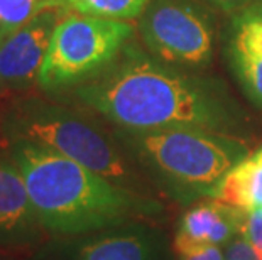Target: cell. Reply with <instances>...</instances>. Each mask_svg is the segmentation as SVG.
<instances>
[{
	"label": "cell",
	"mask_w": 262,
	"mask_h": 260,
	"mask_svg": "<svg viewBox=\"0 0 262 260\" xmlns=\"http://www.w3.org/2000/svg\"><path fill=\"white\" fill-rule=\"evenodd\" d=\"M120 146L171 198L191 203L210 198L220 181L249 154L233 134L198 127L129 132L119 130Z\"/></svg>",
	"instance_id": "obj_3"
},
{
	"label": "cell",
	"mask_w": 262,
	"mask_h": 260,
	"mask_svg": "<svg viewBox=\"0 0 262 260\" xmlns=\"http://www.w3.org/2000/svg\"><path fill=\"white\" fill-rule=\"evenodd\" d=\"M150 0H53L54 7L92 17L134 20L139 19Z\"/></svg>",
	"instance_id": "obj_13"
},
{
	"label": "cell",
	"mask_w": 262,
	"mask_h": 260,
	"mask_svg": "<svg viewBox=\"0 0 262 260\" xmlns=\"http://www.w3.org/2000/svg\"><path fill=\"white\" fill-rule=\"evenodd\" d=\"M59 7H48L0 42V88L12 91L37 85L53 32L61 20Z\"/></svg>",
	"instance_id": "obj_9"
},
{
	"label": "cell",
	"mask_w": 262,
	"mask_h": 260,
	"mask_svg": "<svg viewBox=\"0 0 262 260\" xmlns=\"http://www.w3.org/2000/svg\"><path fill=\"white\" fill-rule=\"evenodd\" d=\"M244 209L205 198L183 215L174 235L178 255L202 247H224L241 235Z\"/></svg>",
	"instance_id": "obj_10"
},
{
	"label": "cell",
	"mask_w": 262,
	"mask_h": 260,
	"mask_svg": "<svg viewBox=\"0 0 262 260\" xmlns=\"http://www.w3.org/2000/svg\"><path fill=\"white\" fill-rule=\"evenodd\" d=\"M210 5H213L219 10H224V12H230V14H237L238 10L245 9L247 5H250L254 0H205Z\"/></svg>",
	"instance_id": "obj_18"
},
{
	"label": "cell",
	"mask_w": 262,
	"mask_h": 260,
	"mask_svg": "<svg viewBox=\"0 0 262 260\" xmlns=\"http://www.w3.org/2000/svg\"><path fill=\"white\" fill-rule=\"evenodd\" d=\"M75 97L129 132L198 127L232 134L238 125L237 107L220 90L169 68L130 42L107 69L76 86Z\"/></svg>",
	"instance_id": "obj_1"
},
{
	"label": "cell",
	"mask_w": 262,
	"mask_h": 260,
	"mask_svg": "<svg viewBox=\"0 0 262 260\" xmlns=\"http://www.w3.org/2000/svg\"><path fill=\"white\" fill-rule=\"evenodd\" d=\"M0 139L46 147L127 191L149 196L119 139L78 110L42 98H17L0 110Z\"/></svg>",
	"instance_id": "obj_4"
},
{
	"label": "cell",
	"mask_w": 262,
	"mask_h": 260,
	"mask_svg": "<svg viewBox=\"0 0 262 260\" xmlns=\"http://www.w3.org/2000/svg\"><path fill=\"white\" fill-rule=\"evenodd\" d=\"M0 260H27V257L14 255V253H7V252H0Z\"/></svg>",
	"instance_id": "obj_19"
},
{
	"label": "cell",
	"mask_w": 262,
	"mask_h": 260,
	"mask_svg": "<svg viewBox=\"0 0 262 260\" xmlns=\"http://www.w3.org/2000/svg\"><path fill=\"white\" fill-rule=\"evenodd\" d=\"M225 247V260H262V257L242 237H235Z\"/></svg>",
	"instance_id": "obj_16"
},
{
	"label": "cell",
	"mask_w": 262,
	"mask_h": 260,
	"mask_svg": "<svg viewBox=\"0 0 262 260\" xmlns=\"http://www.w3.org/2000/svg\"><path fill=\"white\" fill-rule=\"evenodd\" d=\"M48 239L20 169L0 139V252L29 257Z\"/></svg>",
	"instance_id": "obj_8"
},
{
	"label": "cell",
	"mask_w": 262,
	"mask_h": 260,
	"mask_svg": "<svg viewBox=\"0 0 262 260\" xmlns=\"http://www.w3.org/2000/svg\"><path fill=\"white\" fill-rule=\"evenodd\" d=\"M213 200L238 209L262 206V147L247 154L211 193Z\"/></svg>",
	"instance_id": "obj_12"
},
{
	"label": "cell",
	"mask_w": 262,
	"mask_h": 260,
	"mask_svg": "<svg viewBox=\"0 0 262 260\" xmlns=\"http://www.w3.org/2000/svg\"><path fill=\"white\" fill-rule=\"evenodd\" d=\"M228 54L245 95L262 107V0H254L235 14Z\"/></svg>",
	"instance_id": "obj_11"
},
{
	"label": "cell",
	"mask_w": 262,
	"mask_h": 260,
	"mask_svg": "<svg viewBox=\"0 0 262 260\" xmlns=\"http://www.w3.org/2000/svg\"><path fill=\"white\" fill-rule=\"evenodd\" d=\"M139 32L166 64L205 66L213 54V19L198 0H150L139 17Z\"/></svg>",
	"instance_id": "obj_6"
},
{
	"label": "cell",
	"mask_w": 262,
	"mask_h": 260,
	"mask_svg": "<svg viewBox=\"0 0 262 260\" xmlns=\"http://www.w3.org/2000/svg\"><path fill=\"white\" fill-rule=\"evenodd\" d=\"M48 237H75L150 218L161 204L114 184L76 160L31 142H4Z\"/></svg>",
	"instance_id": "obj_2"
},
{
	"label": "cell",
	"mask_w": 262,
	"mask_h": 260,
	"mask_svg": "<svg viewBox=\"0 0 262 260\" xmlns=\"http://www.w3.org/2000/svg\"><path fill=\"white\" fill-rule=\"evenodd\" d=\"M48 7L53 0H0V42Z\"/></svg>",
	"instance_id": "obj_14"
},
{
	"label": "cell",
	"mask_w": 262,
	"mask_h": 260,
	"mask_svg": "<svg viewBox=\"0 0 262 260\" xmlns=\"http://www.w3.org/2000/svg\"><path fill=\"white\" fill-rule=\"evenodd\" d=\"M262 257V206L244 211L241 235Z\"/></svg>",
	"instance_id": "obj_15"
},
{
	"label": "cell",
	"mask_w": 262,
	"mask_h": 260,
	"mask_svg": "<svg viewBox=\"0 0 262 260\" xmlns=\"http://www.w3.org/2000/svg\"><path fill=\"white\" fill-rule=\"evenodd\" d=\"M180 260H225V252L222 250V247L210 245L183 253L180 255Z\"/></svg>",
	"instance_id": "obj_17"
},
{
	"label": "cell",
	"mask_w": 262,
	"mask_h": 260,
	"mask_svg": "<svg viewBox=\"0 0 262 260\" xmlns=\"http://www.w3.org/2000/svg\"><path fill=\"white\" fill-rule=\"evenodd\" d=\"M134 32L130 20L70 12L53 32L37 86L42 91H61L90 81L119 58Z\"/></svg>",
	"instance_id": "obj_5"
},
{
	"label": "cell",
	"mask_w": 262,
	"mask_h": 260,
	"mask_svg": "<svg viewBox=\"0 0 262 260\" xmlns=\"http://www.w3.org/2000/svg\"><path fill=\"white\" fill-rule=\"evenodd\" d=\"M27 260H171L164 237L144 221L75 237H49Z\"/></svg>",
	"instance_id": "obj_7"
}]
</instances>
